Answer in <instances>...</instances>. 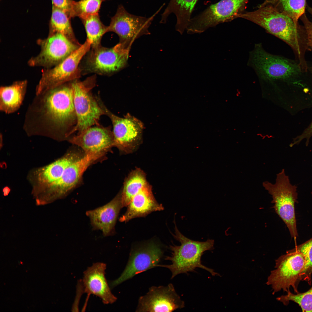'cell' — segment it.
Returning a JSON list of instances; mask_svg holds the SVG:
<instances>
[{"mask_svg": "<svg viewBox=\"0 0 312 312\" xmlns=\"http://www.w3.org/2000/svg\"><path fill=\"white\" fill-rule=\"evenodd\" d=\"M77 118L71 82L36 94L27 109L23 128L29 135L68 139Z\"/></svg>", "mask_w": 312, "mask_h": 312, "instance_id": "obj_1", "label": "cell"}, {"mask_svg": "<svg viewBox=\"0 0 312 312\" xmlns=\"http://www.w3.org/2000/svg\"><path fill=\"white\" fill-rule=\"evenodd\" d=\"M248 65L259 77L285 83L291 98L300 99L310 88L311 78L307 77L298 62L266 51L260 43L255 44L249 53Z\"/></svg>", "mask_w": 312, "mask_h": 312, "instance_id": "obj_2", "label": "cell"}, {"mask_svg": "<svg viewBox=\"0 0 312 312\" xmlns=\"http://www.w3.org/2000/svg\"><path fill=\"white\" fill-rule=\"evenodd\" d=\"M237 18L257 24L283 40L291 47L298 59L304 57L309 48L304 27H302L291 18L272 5H261L256 10L239 14Z\"/></svg>", "mask_w": 312, "mask_h": 312, "instance_id": "obj_3", "label": "cell"}, {"mask_svg": "<svg viewBox=\"0 0 312 312\" xmlns=\"http://www.w3.org/2000/svg\"><path fill=\"white\" fill-rule=\"evenodd\" d=\"M174 229L173 235L180 243L181 245L170 246L172 255L170 256L166 257L165 259L171 261V264H158L157 267L168 269L172 273L171 279L180 274L194 272L197 268L205 270L213 276H220L213 269L203 265L201 262V258L204 252L214 249V240L208 239L205 242L194 241L183 235L175 224Z\"/></svg>", "mask_w": 312, "mask_h": 312, "instance_id": "obj_4", "label": "cell"}, {"mask_svg": "<svg viewBox=\"0 0 312 312\" xmlns=\"http://www.w3.org/2000/svg\"><path fill=\"white\" fill-rule=\"evenodd\" d=\"M95 82V77L93 76L83 81L76 79L71 82L77 122L70 133V136L76 132L79 133L91 127L99 125L100 118L104 115L91 91Z\"/></svg>", "mask_w": 312, "mask_h": 312, "instance_id": "obj_5", "label": "cell"}, {"mask_svg": "<svg viewBox=\"0 0 312 312\" xmlns=\"http://www.w3.org/2000/svg\"><path fill=\"white\" fill-rule=\"evenodd\" d=\"M263 185L272 196L276 212L286 225L291 237L296 238L298 233L294 206L297 199V186L290 183L284 169L277 174L274 184L266 181Z\"/></svg>", "mask_w": 312, "mask_h": 312, "instance_id": "obj_6", "label": "cell"}, {"mask_svg": "<svg viewBox=\"0 0 312 312\" xmlns=\"http://www.w3.org/2000/svg\"><path fill=\"white\" fill-rule=\"evenodd\" d=\"M165 4L164 3L157 11L148 18L131 14L122 5H120L116 14L111 18L107 32L116 33L119 38L118 44L120 48L129 53L135 40L142 35L150 34L148 28Z\"/></svg>", "mask_w": 312, "mask_h": 312, "instance_id": "obj_7", "label": "cell"}, {"mask_svg": "<svg viewBox=\"0 0 312 312\" xmlns=\"http://www.w3.org/2000/svg\"><path fill=\"white\" fill-rule=\"evenodd\" d=\"M305 265L303 255L294 249L287 251L276 259L275 269L271 271L266 282L268 285L271 286L272 294L282 289L287 292L291 287L296 293H299L297 285L302 280Z\"/></svg>", "mask_w": 312, "mask_h": 312, "instance_id": "obj_8", "label": "cell"}, {"mask_svg": "<svg viewBox=\"0 0 312 312\" xmlns=\"http://www.w3.org/2000/svg\"><path fill=\"white\" fill-rule=\"evenodd\" d=\"M91 47L90 43L86 40L60 64L52 68H44L36 88V94L79 78L81 72L79 64Z\"/></svg>", "mask_w": 312, "mask_h": 312, "instance_id": "obj_9", "label": "cell"}, {"mask_svg": "<svg viewBox=\"0 0 312 312\" xmlns=\"http://www.w3.org/2000/svg\"><path fill=\"white\" fill-rule=\"evenodd\" d=\"M97 99L104 115L107 116L112 121L114 146L125 154L133 152L142 142L143 123L129 113L123 117L115 115L107 108L99 96Z\"/></svg>", "mask_w": 312, "mask_h": 312, "instance_id": "obj_10", "label": "cell"}, {"mask_svg": "<svg viewBox=\"0 0 312 312\" xmlns=\"http://www.w3.org/2000/svg\"><path fill=\"white\" fill-rule=\"evenodd\" d=\"M37 43L40 47V51L29 60L28 64L30 66H40L44 68L59 64L81 45L59 33L48 35L45 38L39 39Z\"/></svg>", "mask_w": 312, "mask_h": 312, "instance_id": "obj_11", "label": "cell"}, {"mask_svg": "<svg viewBox=\"0 0 312 312\" xmlns=\"http://www.w3.org/2000/svg\"><path fill=\"white\" fill-rule=\"evenodd\" d=\"M92 48L86 63V69L88 72L111 75L128 65L129 53L122 49L118 44L111 48L101 45Z\"/></svg>", "mask_w": 312, "mask_h": 312, "instance_id": "obj_12", "label": "cell"}, {"mask_svg": "<svg viewBox=\"0 0 312 312\" xmlns=\"http://www.w3.org/2000/svg\"><path fill=\"white\" fill-rule=\"evenodd\" d=\"M163 253L160 246L154 243L133 250L123 271L118 278L111 283V287L113 288L138 274L157 267Z\"/></svg>", "mask_w": 312, "mask_h": 312, "instance_id": "obj_13", "label": "cell"}, {"mask_svg": "<svg viewBox=\"0 0 312 312\" xmlns=\"http://www.w3.org/2000/svg\"><path fill=\"white\" fill-rule=\"evenodd\" d=\"M185 307L173 285L152 286L139 298L136 312H172Z\"/></svg>", "mask_w": 312, "mask_h": 312, "instance_id": "obj_14", "label": "cell"}, {"mask_svg": "<svg viewBox=\"0 0 312 312\" xmlns=\"http://www.w3.org/2000/svg\"><path fill=\"white\" fill-rule=\"evenodd\" d=\"M104 155L85 153L81 158L68 166L60 178L44 189L43 192L49 197L55 198L65 196L76 185L88 167Z\"/></svg>", "mask_w": 312, "mask_h": 312, "instance_id": "obj_15", "label": "cell"}, {"mask_svg": "<svg viewBox=\"0 0 312 312\" xmlns=\"http://www.w3.org/2000/svg\"><path fill=\"white\" fill-rule=\"evenodd\" d=\"M110 126L104 127L100 124L91 127L73 136L68 141L82 148L85 154H104L114 146V138Z\"/></svg>", "mask_w": 312, "mask_h": 312, "instance_id": "obj_16", "label": "cell"}, {"mask_svg": "<svg viewBox=\"0 0 312 312\" xmlns=\"http://www.w3.org/2000/svg\"><path fill=\"white\" fill-rule=\"evenodd\" d=\"M106 264L94 263L84 272L82 283L84 292L100 298L105 304L115 302L117 298L112 292L105 276Z\"/></svg>", "mask_w": 312, "mask_h": 312, "instance_id": "obj_17", "label": "cell"}, {"mask_svg": "<svg viewBox=\"0 0 312 312\" xmlns=\"http://www.w3.org/2000/svg\"><path fill=\"white\" fill-rule=\"evenodd\" d=\"M122 208L121 192L106 205L88 211L86 215L90 218L93 229L102 231L105 236L114 233L119 212Z\"/></svg>", "mask_w": 312, "mask_h": 312, "instance_id": "obj_18", "label": "cell"}, {"mask_svg": "<svg viewBox=\"0 0 312 312\" xmlns=\"http://www.w3.org/2000/svg\"><path fill=\"white\" fill-rule=\"evenodd\" d=\"M83 156L77 152H70L51 164L36 170L31 178L34 185L43 190L59 180L68 166Z\"/></svg>", "mask_w": 312, "mask_h": 312, "instance_id": "obj_19", "label": "cell"}, {"mask_svg": "<svg viewBox=\"0 0 312 312\" xmlns=\"http://www.w3.org/2000/svg\"><path fill=\"white\" fill-rule=\"evenodd\" d=\"M125 213L119 219L121 222H127L133 218L145 216L150 213L164 209L153 195L152 187L148 183L132 198L127 206Z\"/></svg>", "mask_w": 312, "mask_h": 312, "instance_id": "obj_20", "label": "cell"}, {"mask_svg": "<svg viewBox=\"0 0 312 312\" xmlns=\"http://www.w3.org/2000/svg\"><path fill=\"white\" fill-rule=\"evenodd\" d=\"M27 81L14 82L8 86L0 88V110L6 114L17 111L22 104L26 93Z\"/></svg>", "mask_w": 312, "mask_h": 312, "instance_id": "obj_21", "label": "cell"}, {"mask_svg": "<svg viewBox=\"0 0 312 312\" xmlns=\"http://www.w3.org/2000/svg\"><path fill=\"white\" fill-rule=\"evenodd\" d=\"M198 0H170L167 7L161 14L160 23H166L172 13L177 18L176 30L182 34L188 25L191 15Z\"/></svg>", "mask_w": 312, "mask_h": 312, "instance_id": "obj_22", "label": "cell"}, {"mask_svg": "<svg viewBox=\"0 0 312 312\" xmlns=\"http://www.w3.org/2000/svg\"><path fill=\"white\" fill-rule=\"evenodd\" d=\"M145 172L139 168L131 171L125 179L121 192L122 207L127 206L133 197L147 183Z\"/></svg>", "mask_w": 312, "mask_h": 312, "instance_id": "obj_23", "label": "cell"}, {"mask_svg": "<svg viewBox=\"0 0 312 312\" xmlns=\"http://www.w3.org/2000/svg\"><path fill=\"white\" fill-rule=\"evenodd\" d=\"M70 18L64 11L53 5L49 35L60 33L73 42L79 44L75 37Z\"/></svg>", "mask_w": 312, "mask_h": 312, "instance_id": "obj_24", "label": "cell"}, {"mask_svg": "<svg viewBox=\"0 0 312 312\" xmlns=\"http://www.w3.org/2000/svg\"><path fill=\"white\" fill-rule=\"evenodd\" d=\"M85 27L87 40L94 47L101 45L103 36L107 32V26L101 21L98 14L87 16L80 18Z\"/></svg>", "mask_w": 312, "mask_h": 312, "instance_id": "obj_25", "label": "cell"}, {"mask_svg": "<svg viewBox=\"0 0 312 312\" xmlns=\"http://www.w3.org/2000/svg\"><path fill=\"white\" fill-rule=\"evenodd\" d=\"M272 5L291 18L296 23L304 14L306 0H266L261 5Z\"/></svg>", "mask_w": 312, "mask_h": 312, "instance_id": "obj_26", "label": "cell"}, {"mask_svg": "<svg viewBox=\"0 0 312 312\" xmlns=\"http://www.w3.org/2000/svg\"><path fill=\"white\" fill-rule=\"evenodd\" d=\"M277 300L287 305L290 301L297 303L300 307L303 312H312V287L308 290L302 293L295 294L290 291L287 294L282 295L276 298Z\"/></svg>", "mask_w": 312, "mask_h": 312, "instance_id": "obj_27", "label": "cell"}, {"mask_svg": "<svg viewBox=\"0 0 312 312\" xmlns=\"http://www.w3.org/2000/svg\"><path fill=\"white\" fill-rule=\"evenodd\" d=\"M104 0H81L73 1L72 18L78 16L80 18L91 15L98 14L102 2Z\"/></svg>", "mask_w": 312, "mask_h": 312, "instance_id": "obj_28", "label": "cell"}, {"mask_svg": "<svg viewBox=\"0 0 312 312\" xmlns=\"http://www.w3.org/2000/svg\"><path fill=\"white\" fill-rule=\"evenodd\" d=\"M300 252L305 260V265L302 274V280L310 283L312 274V238L293 249Z\"/></svg>", "mask_w": 312, "mask_h": 312, "instance_id": "obj_29", "label": "cell"}, {"mask_svg": "<svg viewBox=\"0 0 312 312\" xmlns=\"http://www.w3.org/2000/svg\"><path fill=\"white\" fill-rule=\"evenodd\" d=\"M310 71L312 75V67L310 69ZM312 137V120L310 124L306 128L302 133L294 138L292 142L290 145L292 147L294 146L299 144L302 141L306 140L305 144L308 146L311 138Z\"/></svg>", "mask_w": 312, "mask_h": 312, "instance_id": "obj_30", "label": "cell"}, {"mask_svg": "<svg viewBox=\"0 0 312 312\" xmlns=\"http://www.w3.org/2000/svg\"><path fill=\"white\" fill-rule=\"evenodd\" d=\"M73 0H52L53 5L65 12L72 18Z\"/></svg>", "mask_w": 312, "mask_h": 312, "instance_id": "obj_31", "label": "cell"}, {"mask_svg": "<svg viewBox=\"0 0 312 312\" xmlns=\"http://www.w3.org/2000/svg\"><path fill=\"white\" fill-rule=\"evenodd\" d=\"M306 31L309 46L312 49V24L304 14L301 17Z\"/></svg>", "mask_w": 312, "mask_h": 312, "instance_id": "obj_32", "label": "cell"}, {"mask_svg": "<svg viewBox=\"0 0 312 312\" xmlns=\"http://www.w3.org/2000/svg\"><path fill=\"white\" fill-rule=\"evenodd\" d=\"M308 11L309 12V13L312 15V8H310V7H308Z\"/></svg>", "mask_w": 312, "mask_h": 312, "instance_id": "obj_33", "label": "cell"}]
</instances>
